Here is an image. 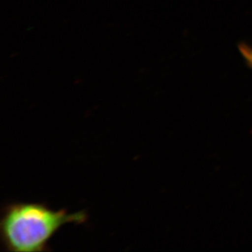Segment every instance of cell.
Listing matches in <instances>:
<instances>
[{"instance_id": "cell-2", "label": "cell", "mask_w": 252, "mask_h": 252, "mask_svg": "<svg viewBox=\"0 0 252 252\" xmlns=\"http://www.w3.org/2000/svg\"><path fill=\"white\" fill-rule=\"evenodd\" d=\"M238 50L241 55L248 64V66L252 69V47L245 43H241L238 44Z\"/></svg>"}, {"instance_id": "cell-1", "label": "cell", "mask_w": 252, "mask_h": 252, "mask_svg": "<svg viewBox=\"0 0 252 252\" xmlns=\"http://www.w3.org/2000/svg\"><path fill=\"white\" fill-rule=\"evenodd\" d=\"M88 218L85 211L69 213L43 202H9L1 212L0 240L7 252H50L48 243L60 228L84 224Z\"/></svg>"}]
</instances>
